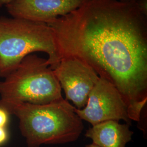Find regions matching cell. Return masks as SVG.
<instances>
[{"label":"cell","mask_w":147,"mask_h":147,"mask_svg":"<svg viewBox=\"0 0 147 147\" xmlns=\"http://www.w3.org/2000/svg\"><path fill=\"white\" fill-rule=\"evenodd\" d=\"M121 1H136V0H120Z\"/></svg>","instance_id":"cell-15"},{"label":"cell","mask_w":147,"mask_h":147,"mask_svg":"<svg viewBox=\"0 0 147 147\" xmlns=\"http://www.w3.org/2000/svg\"><path fill=\"white\" fill-rule=\"evenodd\" d=\"M9 138L8 132L6 127H0V146L5 144Z\"/></svg>","instance_id":"cell-11"},{"label":"cell","mask_w":147,"mask_h":147,"mask_svg":"<svg viewBox=\"0 0 147 147\" xmlns=\"http://www.w3.org/2000/svg\"><path fill=\"white\" fill-rule=\"evenodd\" d=\"M2 108L18 118L27 147L75 142L84 130L75 107L64 98L43 105L22 102Z\"/></svg>","instance_id":"cell-2"},{"label":"cell","mask_w":147,"mask_h":147,"mask_svg":"<svg viewBox=\"0 0 147 147\" xmlns=\"http://www.w3.org/2000/svg\"><path fill=\"white\" fill-rule=\"evenodd\" d=\"M66 100L71 101L78 109L87 104L92 89L100 78L87 64L74 57H64L53 70Z\"/></svg>","instance_id":"cell-6"},{"label":"cell","mask_w":147,"mask_h":147,"mask_svg":"<svg viewBox=\"0 0 147 147\" xmlns=\"http://www.w3.org/2000/svg\"><path fill=\"white\" fill-rule=\"evenodd\" d=\"M84 147H99L98 146H97V145H96V144H95L94 143H92V144H88V145H87V146H86Z\"/></svg>","instance_id":"cell-14"},{"label":"cell","mask_w":147,"mask_h":147,"mask_svg":"<svg viewBox=\"0 0 147 147\" xmlns=\"http://www.w3.org/2000/svg\"><path fill=\"white\" fill-rule=\"evenodd\" d=\"M0 81V106L22 102L47 104L63 99L62 88L47 59L35 54L24 58Z\"/></svg>","instance_id":"cell-4"},{"label":"cell","mask_w":147,"mask_h":147,"mask_svg":"<svg viewBox=\"0 0 147 147\" xmlns=\"http://www.w3.org/2000/svg\"><path fill=\"white\" fill-rule=\"evenodd\" d=\"M16 0H0V7L6 6L11 3L16 1Z\"/></svg>","instance_id":"cell-13"},{"label":"cell","mask_w":147,"mask_h":147,"mask_svg":"<svg viewBox=\"0 0 147 147\" xmlns=\"http://www.w3.org/2000/svg\"><path fill=\"white\" fill-rule=\"evenodd\" d=\"M86 0H16L6 5L13 18L47 24L79 8Z\"/></svg>","instance_id":"cell-7"},{"label":"cell","mask_w":147,"mask_h":147,"mask_svg":"<svg viewBox=\"0 0 147 147\" xmlns=\"http://www.w3.org/2000/svg\"><path fill=\"white\" fill-rule=\"evenodd\" d=\"M137 3L142 13L147 16V0H137Z\"/></svg>","instance_id":"cell-12"},{"label":"cell","mask_w":147,"mask_h":147,"mask_svg":"<svg viewBox=\"0 0 147 147\" xmlns=\"http://www.w3.org/2000/svg\"><path fill=\"white\" fill-rule=\"evenodd\" d=\"M75 112L83 121L92 126L107 121H124L130 125L127 104L118 89L107 80L100 78L92 89L87 104Z\"/></svg>","instance_id":"cell-5"},{"label":"cell","mask_w":147,"mask_h":147,"mask_svg":"<svg viewBox=\"0 0 147 147\" xmlns=\"http://www.w3.org/2000/svg\"><path fill=\"white\" fill-rule=\"evenodd\" d=\"M129 124L116 121L101 122L88 129L85 136L100 147H125L132 140L134 132Z\"/></svg>","instance_id":"cell-8"},{"label":"cell","mask_w":147,"mask_h":147,"mask_svg":"<svg viewBox=\"0 0 147 147\" xmlns=\"http://www.w3.org/2000/svg\"><path fill=\"white\" fill-rule=\"evenodd\" d=\"M147 98L138 101H135L127 106V113L131 121H139L141 119L142 109L146 105Z\"/></svg>","instance_id":"cell-9"},{"label":"cell","mask_w":147,"mask_h":147,"mask_svg":"<svg viewBox=\"0 0 147 147\" xmlns=\"http://www.w3.org/2000/svg\"><path fill=\"white\" fill-rule=\"evenodd\" d=\"M36 52L46 53L53 70L61 61L51 28L47 24L16 18H0V78L14 70Z\"/></svg>","instance_id":"cell-3"},{"label":"cell","mask_w":147,"mask_h":147,"mask_svg":"<svg viewBox=\"0 0 147 147\" xmlns=\"http://www.w3.org/2000/svg\"><path fill=\"white\" fill-rule=\"evenodd\" d=\"M60 58H79L113 84L127 106L147 98V21L137 0H86L47 22Z\"/></svg>","instance_id":"cell-1"},{"label":"cell","mask_w":147,"mask_h":147,"mask_svg":"<svg viewBox=\"0 0 147 147\" xmlns=\"http://www.w3.org/2000/svg\"><path fill=\"white\" fill-rule=\"evenodd\" d=\"M9 113L0 106V127H6L9 121Z\"/></svg>","instance_id":"cell-10"}]
</instances>
